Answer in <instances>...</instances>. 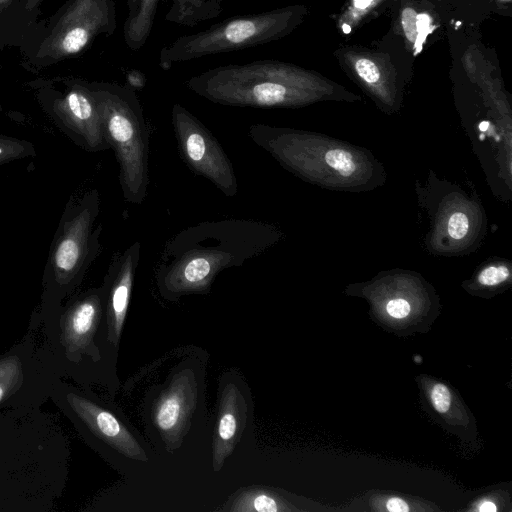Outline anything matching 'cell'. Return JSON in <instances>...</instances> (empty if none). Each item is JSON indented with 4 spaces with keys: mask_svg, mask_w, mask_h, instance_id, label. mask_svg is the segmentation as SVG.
Listing matches in <instances>:
<instances>
[{
    "mask_svg": "<svg viewBox=\"0 0 512 512\" xmlns=\"http://www.w3.org/2000/svg\"><path fill=\"white\" fill-rule=\"evenodd\" d=\"M326 163L343 176H349L356 170L352 155L343 149H332L326 153Z\"/></svg>",
    "mask_w": 512,
    "mask_h": 512,
    "instance_id": "16",
    "label": "cell"
},
{
    "mask_svg": "<svg viewBox=\"0 0 512 512\" xmlns=\"http://www.w3.org/2000/svg\"><path fill=\"white\" fill-rule=\"evenodd\" d=\"M55 107L78 133L86 148L92 151L110 148L89 83L75 81L68 93L56 101Z\"/></svg>",
    "mask_w": 512,
    "mask_h": 512,
    "instance_id": "12",
    "label": "cell"
},
{
    "mask_svg": "<svg viewBox=\"0 0 512 512\" xmlns=\"http://www.w3.org/2000/svg\"><path fill=\"white\" fill-rule=\"evenodd\" d=\"M510 276V271L506 266H490L483 269L478 275V281L485 286L497 285Z\"/></svg>",
    "mask_w": 512,
    "mask_h": 512,
    "instance_id": "17",
    "label": "cell"
},
{
    "mask_svg": "<svg viewBox=\"0 0 512 512\" xmlns=\"http://www.w3.org/2000/svg\"><path fill=\"white\" fill-rule=\"evenodd\" d=\"M431 19L427 14H417V36L415 39V54L419 53L422 49V44L425 42L426 37L432 32L430 28Z\"/></svg>",
    "mask_w": 512,
    "mask_h": 512,
    "instance_id": "21",
    "label": "cell"
},
{
    "mask_svg": "<svg viewBox=\"0 0 512 512\" xmlns=\"http://www.w3.org/2000/svg\"><path fill=\"white\" fill-rule=\"evenodd\" d=\"M14 0H0V9L5 8L8 4H10Z\"/></svg>",
    "mask_w": 512,
    "mask_h": 512,
    "instance_id": "30",
    "label": "cell"
},
{
    "mask_svg": "<svg viewBox=\"0 0 512 512\" xmlns=\"http://www.w3.org/2000/svg\"><path fill=\"white\" fill-rule=\"evenodd\" d=\"M410 309V304L404 299H393L386 305L387 313L397 319H402L408 316Z\"/></svg>",
    "mask_w": 512,
    "mask_h": 512,
    "instance_id": "23",
    "label": "cell"
},
{
    "mask_svg": "<svg viewBox=\"0 0 512 512\" xmlns=\"http://www.w3.org/2000/svg\"><path fill=\"white\" fill-rule=\"evenodd\" d=\"M104 307V290H91L64 312L60 321L59 341L65 358L81 367L106 368L105 360L97 345Z\"/></svg>",
    "mask_w": 512,
    "mask_h": 512,
    "instance_id": "10",
    "label": "cell"
},
{
    "mask_svg": "<svg viewBox=\"0 0 512 512\" xmlns=\"http://www.w3.org/2000/svg\"><path fill=\"white\" fill-rule=\"evenodd\" d=\"M251 406L245 383L231 374L222 377L219 384L218 409L212 439V467L222 469L242 438Z\"/></svg>",
    "mask_w": 512,
    "mask_h": 512,
    "instance_id": "11",
    "label": "cell"
},
{
    "mask_svg": "<svg viewBox=\"0 0 512 512\" xmlns=\"http://www.w3.org/2000/svg\"><path fill=\"white\" fill-rule=\"evenodd\" d=\"M294 16L291 9H277L225 19L162 47L159 66L168 70L176 63L271 42L289 30Z\"/></svg>",
    "mask_w": 512,
    "mask_h": 512,
    "instance_id": "4",
    "label": "cell"
},
{
    "mask_svg": "<svg viewBox=\"0 0 512 512\" xmlns=\"http://www.w3.org/2000/svg\"><path fill=\"white\" fill-rule=\"evenodd\" d=\"M483 138H484V135H483V134H481V135H480V139H483Z\"/></svg>",
    "mask_w": 512,
    "mask_h": 512,
    "instance_id": "32",
    "label": "cell"
},
{
    "mask_svg": "<svg viewBox=\"0 0 512 512\" xmlns=\"http://www.w3.org/2000/svg\"><path fill=\"white\" fill-rule=\"evenodd\" d=\"M213 19L203 0H172L165 20L181 26L193 27Z\"/></svg>",
    "mask_w": 512,
    "mask_h": 512,
    "instance_id": "15",
    "label": "cell"
},
{
    "mask_svg": "<svg viewBox=\"0 0 512 512\" xmlns=\"http://www.w3.org/2000/svg\"><path fill=\"white\" fill-rule=\"evenodd\" d=\"M280 237L274 226L253 219L228 218L186 227L161 252L154 273L157 292L167 301L208 294L220 272L263 254Z\"/></svg>",
    "mask_w": 512,
    "mask_h": 512,
    "instance_id": "1",
    "label": "cell"
},
{
    "mask_svg": "<svg viewBox=\"0 0 512 512\" xmlns=\"http://www.w3.org/2000/svg\"><path fill=\"white\" fill-rule=\"evenodd\" d=\"M386 508L391 512H407L410 510L408 504L398 497L390 498L386 503Z\"/></svg>",
    "mask_w": 512,
    "mask_h": 512,
    "instance_id": "25",
    "label": "cell"
},
{
    "mask_svg": "<svg viewBox=\"0 0 512 512\" xmlns=\"http://www.w3.org/2000/svg\"><path fill=\"white\" fill-rule=\"evenodd\" d=\"M200 383L196 369L177 368L149 406V422L167 451L178 449L196 411Z\"/></svg>",
    "mask_w": 512,
    "mask_h": 512,
    "instance_id": "8",
    "label": "cell"
},
{
    "mask_svg": "<svg viewBox=\"0 0 512 512\" xmlns=\"http://www.w3.org/2000/svg\"><path fill=\"white\" fill-rule=\"evenodd\" d=\"M167 0H127L128 14L123 26L129 49L139 50L147 42L160 2Z\"/></svg>",
    "mask_w": 512,
    "mask_h": 512,
    "instance_id": "13",
    "label": "cell"
},
{
    "mask_svg": "<svg viewBox=\"0 0 512 512\" xmlns=\"http://www.w3.org/2000/svg\"><path fill=\"white\" fill-rule=\"evenodd\" d=\"M401 22L407 39L411 42H414L417 36L416 12L410 7L405 8L402 12Z\"/></svg>",
    "mask_w": 512,
    "mask_h": 512,
    "instance_id": "22",
    "label": "cell"
},
{
    "mask_svg": "<svg viewBox=\"0 0 512 512\" xmlns=\"http://www.w3.org/2000/svg\"><path fill=\"white\" fill-rule=\"evenodd\" d=\"M477 510L486 512L497 511V506L493 502L483 501L478 505Z\"/></svg>",
    "mask_w": 512,
    "mask_h": 512,
    "instance_id": "26",
    "label": "cell"
},
{
    "mask_svg": "<svg viewBox=\"0 0 512 512\" xmlns=\"http://www.w3.org/2000/svg\"><path fill=\"white\" fill-rule=\"evenodd\" d=\"M434 409L439 413L448 411L451 404V393L448 387L442 383L435 384L430 392Z\"/></svg>",
    "mask_w": 512,
    "mask_h": 512,
    "instance_id": "18",
    "label": "cell"
},
{
    "mask_svg": "<svg viewBox=\"0 0 512 512\" xmlns=\"http://www.w3.org/2000/svg\"><path fill=\"white\" fill-rule=\"evenodd\" d=\"M301 77L296 69L271 60L218 66L186 83L210 102L235 107L271 108L296 103Z\"/></svg>",
    "mask_w": 512,
    "mask_h": 512,
    "instance_id": "3",
    "label": "cell"
},
{
    "mask_svg": "<svg viewBox=\"0 0 512 512\" xmlns=\"http://www.w3.org/2000/svg\"><path fill=\"white\" fill-rule=\"evenodd\" d=\"M104 134L119 164V182L128 204L140 205L149 187V131L141 103L128 86L89 83Z\"/></svg>",
    "mask_w": 512,
    "mask_h": 512,
    "instance_id": "2",
    "label": "cell"
},
{
    "mask_svg": "<svg viewBox=\"0 0 512 512\" xmlns=\"http://www.w3.org/2000/svg\"><path fill=\"white\" fill-rule=\"evenodd\" d=\"M24 385V365L19 353L0 358V406L13 404L16 393Z\"/></svg>",
    "mask_w": 512,
    "mask_h": 512,
    "instance_id": "14",
    "label": "cell"
},
{
    "mask_svg": "<svg viewBox=\"0 0 512 512\" xmlns=\"http://www.w3.org/2000/svg\"><path fill=\"white\" fill-rule=\"evenodd\" d=\"M358 75L368 83H375L379 80L380 73L377 66L369 59H359L355 64Z\"/></svg>",
    "mask_w": 512,
    "mask_h": 512,
    "instance_id": "20",
    "label": "cell"
},
{
    "mask_svg": "<svg viewBox=\"0 0 512 512\" xmlns=\"http://www.w3.org/2000/svg\"><path fill=\"white\" fill-rule=\"evenodd\" d=\"M343 31H344V33L348 34L351 31L350 26L347 25V24H344L343 25Z\"/></svg>",
    "mask_w": 512,
    "mask_h": 512,
    "instance_id": "31",
    "label": "cell"
},
{
    "mask_svg": "<svg viewBox=\"0 0 512 512\" xmlns=\"http://www.w3.org/2000/svg\"><path fill=\"white\" fill-rule=\"evenodd\" d=\"M489 127V122L488 121H482L480 124H479V129L481 131H486Z\"/></svg>",
    "mask_w": 512,
    "mask_h": 512,
    "instance_id": "29",
    "label": "cell"
},
{
    "mask_svg": "<svg viewBox=\"0 0 512 512\" xmlns=\"http://www.w3.org/2000/svg\"><path fill=\"white\" fill-rule=\"evenodd\" d=\"M116 27L114 0H68L49 25L36 59L49 65L74 57L96 37L112 35Z\"/></svg>",
    "mask_w": 512,
    "mask_h": 512,
    "instance_id": "6",
    "label": "cell"
},
{
    "mask_svg": "<svg viewBox=\"0 0 512 512\" xmlns=\"http://www.w3.org/2000/svg\"><path fill=\"white\" fill-rule=\"evenodd\" d=\"M141 244L134 242L113 260L106 276L103 316L97 345L109 370L115 373L118 349L134 279L140 261Z\"/></svg>",
    "mask_w": 512,
    "mask_h": 512,
    "instance_id": "9",
    "label": "cell"
},
{
    "mask_svg": "<svg viewBox=\"0 0 512 512\" xmlns=\"http://www.w3.org/2000/svg\"><path fill=\"white\" fill-rule=\"evenodd\" d=\"M53 399L85 441L113 464L148 462V454L131 426L99 400L56 380Z\"/></svg>",
    "mask_w": 512,
    "mask_h": 512,
    "instance_id": "5",
    "label": "cell"
},
{
    "mask_svg": "<svg viewBox=\"0 0 512 512\" xmlns=\"http://www.w3.org/2000/svg\"><path fill=\"white\" fill-rule=\"evenodd\" d=\"M17 148L16 143L0 140V162L9 159L10 157H15L17 154Z\"/></svg>",
    "mask_w": 512,
    "mask_h": 512,
    "instance_id": "24",
    "label": "cell"
},
{
    "mask_svg": "<svg viewBox=\"0 0 512 512\" xmlns=\"http://www.w3.org/2000/svg\"><path fill=\"white\" fill-rule=\"evenodd\" d=\"M44 0H26L25 9L28 11H32L36 9Z\"/></svg>",
    "mask_w": 512,
    "mask_h": 512,
    "instance_id": "27",
    "label": "cell"
},
{
    "mask_svg": "<svg viewBox=\"0 0 512 512\" xmlns=\"http://www.w3.org/2000/svg\"><path fill=\"white\" fill-rule=\"evenodd\" d=\"M469 229V220L462 212L451 215L448 222V233L453 239H462Z\"/></svg>",
    "mask_w": 512,
    "mask_h": 512,
    "instance_id": "19",
    "label": "cell"
},
{
    "mask_svg": "<svg viewBox=\"0 0 512 512\" xmlns=\"http://www.w3.org/2000/svg\"><path fill=\"white\" fill-rule=\"evenodd\" d=\"M171 118L178 151L187 167L225 196H235L238 180L232 162L211 131L178 103L172 107Z\"/></svg>",
    "mask_w": 512,
    "mask_h": 512,
    "instance_id": "7",
    "label": "cell"
},
{
    "mask_svg": "<svg viewBox=\"0 0 512 512\" xmlns=\"http://www.w3.org/2000/svg\"><path fill=\"white\" fill-rule=\"evenodd\" d=\"M371 2L372 0H354V5L356 8L365 9Z\"/></svg>",
    "mask_w": 512,
    "mask_h": 512,
    "instance_id": "28",
    "label": "cell"
}]
</instances>
